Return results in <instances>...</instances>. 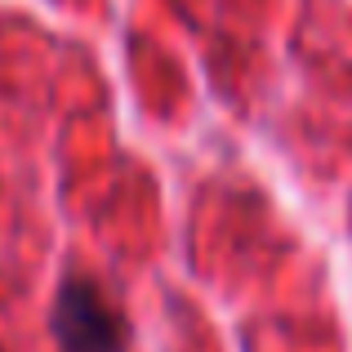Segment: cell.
Here are the masks:
<instances>
[{"instance_id": "1", "label": "cell", "mask_w": 352, "mask_h": 352, "mask_svg": "<svg viewBox=\"0 0 352 352\" xmlns=\"http://www.w3.org/2000/svg\"><path fill=\"white\" fill-rule=\"evenodd\" d=\"M50 326L63 352H125L129 348L125 317H120V308L107 299V290L94 276H67L58 285Z\"/></svg>"}]
</instances>
